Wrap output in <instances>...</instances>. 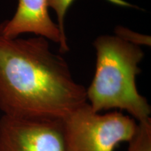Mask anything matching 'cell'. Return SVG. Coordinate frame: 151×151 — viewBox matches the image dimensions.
Listing matches in <instances>:
<instances>
[{"mask_svg":"<svg viewBox=\"0 0 151 151\" xmlns=\"http://www.w3.org/2000/svg\"><path fill=\"white\" fill-rule=\"evenodd\" d=\"M96 50L94 78L86 89L87 101L94 112L126 111L138 123L151 120V107L137 90L136 78L144 52L139 46L117 36L102 35L93 42Z\"/></svg>","mask_w":151,"mask_h":151,"instance_id":"2","label":"cell"},{"mask_svg":"<svg viewBox=\"0 0 151 151\" xmlns=\"http://www.w3.org/2000/svg\"><path fill=\"white\" fill-rule=\"evenodd\" d=\"M63 123L67 151H114L119 143L129 142L138 129L131 116L94 112L88 102L66 116Z\"/></svg>","mask_w":151,"mask_h":151,"instance_id":"3","label":"cell"},{"mask_svg":"<svg viewBox=\"0 0 151 151\" xmlns=\"http://www.w3.org/2000/svg\"><path fill=\"white\" fill-rule=\"evenodd\" d=\"M74 0H48V8L53 9L57 16V20L60 32L64 38L67 39L65 29V19L68 9Z\"/></svg>","mask_w":151,"mask_h":151,"instance_id":"7","label":"cell"},{"mask_svg":"<svg viewBox=\"0 0 151 151\" xmlns=\"http://www.w3.org/2000/svg\"><path fill=\"white\" fill-rule=\"evenodd\" d=\"M0 151H67L63 119L0 118Z\"/></svg>","mask_w":151,"mask_h":151,"instance_id":"4","label":"cell"},{"mask_svg":"<svg viewBox=\"0 0 151 151\" xmlns=\"http://www.w3.org/2000/svg\"><path fill=\"white\" fill-rule=\"evenodd\" d=\"M128 143L127 151H151V120L138 123L137 133Z\"/></svg>","mask_w":151,"mask_h":151,"instance_id":"6","label":"cell"},{"mask_svg":"<svg viewBox=\"0 0 151 151\" xmlns=\"http://www.w3.org/2000/svg\"><path fill=\"white\" fill-rule=\"evenodd\" d=\"M87 101L86 88L45 38L0 35V110L20 118L64 119Z\"/></svg>","mask_w":151,"mask_h":151,"instance_id":"1","label":"cell"},{"mask_svg":"<svg viewBox=\"0 0 151 151\" xmlns=\"http://www.w3.org/2000/svg\"><path fill=\"white\" fill-rule=\"evenodd\" d=\"M116 36L120 37L122 40L127 41L132 44L139 46L140 45H146L150 46V37L148 36L142 35L141 34L134 32L129 30L127 28L118 26L115 29Z\"/></svg>","mask_w":151,"mask_h":151,"instance_id":"8","label":"cell"},{"mask_svg":"<svg viewBox=\"0 0 151 151\" xmlns=\"http://www.w3.org/2000/svg\"><path fill=\"white\" fill-rule=\"evenodd\" d=\"M23 34H34L57 43L62 53L69 50L67 39L49 15L48 0H18L14 16L0 24L2 37L16 38Z\"/></svg>","mask_w":151,"mask_h":151,"instance_id":"5","label":"cell"}]
</instances>
